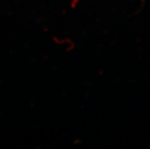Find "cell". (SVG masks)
I'll return each mask as SVG.
<instances>
[]
</instances>
